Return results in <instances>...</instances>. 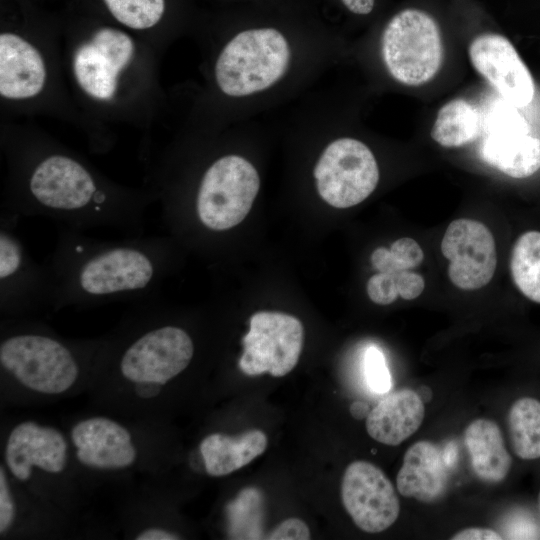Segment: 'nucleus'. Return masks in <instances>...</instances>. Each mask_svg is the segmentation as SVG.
<instances>
[{
	"instance_id": "f257e3e1",
	"label": "nucleus",
	"mask_w": 540,
	"mask_h": 540,
	"mask_svg": "<svg viewBox=\"0 0 540 540\" xmlns=\"http://www.w3.org/2000/svg\"><path fill=\"white\" fill-rule=\"evenodd\" d=\"M109 337L92 399L106 413L158 422L169 389L195 359L194 337L154 298L136 303Z\"/></svg>"
},
{
	"instance_id": "f03ea898",
	"label": "nucleus",
	"mask_w": 540,
	"mask_h": 540,
	"mask_svg": "<svg viewBox=\"0 0 540 540\" xmlns=\"http://www.w3.org/2000/svg\"><path fill=\"white\" fill-rule=\"evenodd\" d=\"M174 261V246L165 237L100 240L65 227L45 262L50 308L153 299Z\"/></svg>"
},
{
	"instance_id": "7ed1b4c3",
	"label": "nucleus",
	"mask_w": 540,
	"mask_h": 540,
	"mask_svg": "<svg viewBox=\"0 0 540 540\" xmlns=\"http://www.w3.org/2000/svg\"><path fill=\"white\" fill-rule=\"evenodd\" d=\"M109 334L65 338L30 317L2 319L1 400L45 403L90 390L109 347Z\"/></svg>"
},
{
	"instance_id": "20e7f679",
	"label": "nucleus",
	"mask_w": 540,
	"mask_h": 540,
	"mask_svg": "<svg viewBox=\"0 0 540 540\" xmlns=\"http://www.w3.org/2000/svg\"><path fill=\"white\" fill-rule=\"evenodd\" d=\"M24 185L4 210L21 217H45L83 231L108 227L143 234L149 196L105 186L77 159L45 155L27 172Z\"/></svg>"
},
{
	"instance_id": "39448f33",
	"label": "nucleus",
	"mask_w": 540,
	"mask_h": 540,
	"mask_svg": "<svg viewBox=\"0 0 540 540\" xmlns=\"http://www.w3.org/2000/svg\"><path fill=\"white\" fill-rule=\"evenodd\" d=\"M1 464L45 505L69 517L76 511L84 480L67 432L37 420H19L3 433Z\"/></svg>"
},
{
	"instance_id": "423d86ee",
	"label": "nucleus",
	"mask_w": 540,
	"mask_h": 540,
	"mask_svg": "<svg viewBox=\"0 0 540 540\" xmlns=\"http://www.w3.org/2000/svg\"><path fill=\"white\" fill-rule=\"evenodd\" d=\"M67 434L81 472L117 475L157 470V422L92 414L77 418Z\"/></svg>"
},
{
	"instance_id": "0eeeda50",
	"label": "nucleus",
	"mask_w": 540,
	"mask_h": 540,
	"mask_svg": "<svg viewBox=\"0 0 540 540\" xmlns=\"http://www.w3.org/2000/svg\"><path fill=\"white\" fill-rule=\"evenodd\" d=\"M290 47L274 28H258L235 35L220 52L215 77L221 91L244 97L274 85L288 69Z\"/></svg>"
},
{
	"instance_id": "6e6552de",
	"label": "nucleus",
	"mask_w": 540,
	"mask_h": 540,
	"mask_svg": "<svg viewBox=\"0 0 540 540\" xmlns=\"http://www.w3.org/2000/svg\"><path fill=\"white\" fill-rule=\"evenodd\" d=\"M381 54L389 74L401 84L419 86L435 77L443 60L438 24L428 13L405 9L384 28Z\"/></svg>"
},
{
	"instance_id": "1a4fd4ad",
	"label": "nucleus",
	"mask_w": 540,
	"mask_h": 540,
	"mask_svg": "<svg viewBox=\"0 0 540 540\" xmlns=\"http://www.w3.org/2000/svg\"><path fill=\"white\" fill-rule=\"evenodd\" d=\"M260 188L255 167L238 155L216 159L203 173L194 199V216L206 231L219 233L240 224Z\"/></svg>"
},
{
	"instance_id": "9d476101",
	"label": "nucleus",
	"mask_w": 540,
	"mask_h": 540,
	"mask_svg": "<svg viewBox=\"0 0 540 540\" xmlns=\"http://www.w3.org/2000/svg\"><path fill=\"white\" fill-rule=\"evenodd\" d=\"M20 217L0 214L1 319L30 317L49 306L51 284L45 263H37L16 233Z\"/></svg>"
},
{
	"instance_id": "9b49d317",
	"label": "nucleus",
	"mask_w": 540,
	"mask_h": 540,
	"mask_svg": "<svg viewBox=\"0 0 540 540\" xmlns=\"http://www.w3.org/2000/svg\"><path fill=\"white\" fill-rule=\"evenodd\" d=\"M317 190L336 208L361 203L376 188L379 169L371 150L361 141L340 138L322 152L315 168Z\"/></svg>"
},
{
	"instance_id": "f8f14e48",
	"label": "nucleus",
	"mask_w": 540,
	"mask_h": 540,
	"mask_svg": "<svg viewBox=\"0 0 540 540\" xmlns=\"http://www.w3.org/2000/svg\"><path fill=\"white\" fill-rule=\"evenodd\" d=\"M304 329L296 317L280 312H257L250 318V330L242 338L240 370L255 376L269 373L282 377L298 363Z\"/></svg>"
},
{
	"instance_id": "ddd939ff",
	"label": "nucleus",
	"mask_w": 540,
	"mask_h": 540,
	"mask_svg": "<svg viewBox=\"0 0 540 540\" xmlns=\"http://www.w3.org/2000/svg\"><path fill=\"white\" fill-rule=\"evenodd\" d=\"M341 498L356 526L367 533L386 530L400 513V502L391 481L379 467L367 461L358 460L347 466Z\"/></svg>"
},
{
	"instance_id": "4468645a",
	"label": "nucleus",
	"mask_w": 540,
	"mask_h": 540,
	"mask_svg": "<svg viewBox=\"0 0 540 540\" xmlns=\"http://www.w3.org/2000/svg\"><path fill=\"white\" fill-rule=\"evenodd\" d=\"M441 251L450 263L448 276L463 290H477L492 279L496 264L495 241L481 222L461 218L452 221L441 241Z\"/></svg>"
},
{
	"instance_id": "2eb2a0df",
	"label": "nucleus",
	"mask_w": 540,
	"mask_h": 540,
	"mask_svg": "<svg viewBox=\"0 0 540 540\" xmlns=\"http://www.w3.org/2000/svg\"><path fill=\"white\" fill-rule=\"evenodd\" d=\"M468 55L474 69L508 104L522 108L531 103L535 93L532 75L505 36L478 35L469 44Z\"/></svg>"
},
{
	"instance_id": "dca6fc26",
	"label": "nucleus",
	"mask_w": 540,
	"mask_h": 540,
	"mask_svg": "<svg viewBox=\"0 0 540 540\" xmlns=\"http://www.w3.org/2000/svg\"><path fill=\"white\" fill-rule=\"evenodd\" d=\"M133 52V41L126 33L109 27L99 29L75 52L73 67L78 84L94 98L110 99L118 74Z\"/></svg>"
},
{
	"instance_id": "f3484780",
	"label": "nucleus",
	"mask_w": 540,
	"mask_h": 540,
	"mask_svg": "<svg viewBox=\"0 0 540 540\" xmlns=\"http://www.w3.org/2000/svg\"><path fill=\"white\" fill-rule=\"evenodd\" d=\"M480 155L490 166L512 178H526L540 168V139L515 109H506L496 118L484 137Z\"/></svg>"
},
{
	"instance_id": "a211bd4d",
	"label": "nucleus",
	"mask_w": 540,
	"mask_h": 540,
	"mask_svg": "<svg viewBox=\"0 0 540 540\" xmlns=\"http://www.w3.org/2000/svg\"><path fill=\"white\" fill-rule=\"evenodd\" d=\"M396 485L402 496L423 503H434L444 497L448 471L440 449L427 440L412 444L404 454Z\"/></svg>"
},
{
	"instance_id": "6ab92c4d",
	"label": "nucleus",
	"mask_w": 540,
	"mask_h": 540,
	"mask_svg": "<svg viewBox=\"0 0 540 540\" xmlns=\"http://www.w3.org/2000/svg\"><path fill=\"white\" fill-rule=\"evenodd\" d=\"M45 79V65L38 50L16 34H1V95L9 99L33 97L42 90Z\"/></svg>"
},
{
	"instance_id": "aec40b11",
	"label": "nucleus",
	"mask_w": 540,
	"mask_h": 540,
	"mask_svg": "<svg viewBox=\"0 0 540 540\" xmlns=\"http://www.w3.org/2000/svg\"><path fill=\"white\" fill-rule=\"evenodd\" d=\"M424 414L420 395L403 388L388 394L368 413L366 430L377 442L397 446L419 429Z\"/></svg>"
},
{
	"instance_id": "412c9836",
	"label": "nucleus",
	"mask_w": 540,
	"mask_h": 540,
	"mask_svg": "<svg viewBox=\"0 0 540 540\" xmlns=\"http://www.w3.org/2000/svg\"><path fill=\"white\" fill-rule=\"evenodd\" d=\"M267 444V436L258 429L237 436L214 432L201 440L199 452L205 472L212 477H222L260 456Z\"/></svg>"
},
{
	"instance_id": "4be33fe9",
	"label": "nucleus",
	"mask_w": 540,
	"mask_h": 540,
	"mask_svg": "<svg viewBox=\"0 0 540 540\" xmlns=\"http://www.w3.org/2000/svg\"><path fill=\"white\" fill-rule=\"evenodd\" d=\"M464 443L476 476L487 483H499L508 475L512 458L499 426L489 419H475L464 431Z\"/></svg>"
},
{
	"instance_id": "5701e85b",
	"label": "nucleus",
	"mask_w": 540,
	"mask_h": 540,
	"mask_svg": "<svg viewBox=\"0 0 540 540\" xmlns=\"http://www.w3.org/2000/svg\"><path fill=\"white\" fill-rule=\"evenodd\" d=\"M38 511H48L67 516L45 505L28 493L11 478L5 467L0 463V538L21 536L25 533L29 535L32 532L30 527L34 525L30 519H33L36 514L37 516L45 514L66 521L69 520L55 514L36 513Z\"/></svg>"
},
{
	"instance_id": "b1692460",
	"label": "nucleus",
	"mask_w": 540,
	"mask_h": 540,
	"mask_svg": "<svg viewBox=\"0 0 540 540\" xmlns=\"http://www.w3.org/2000/svg\"><path fill=\"white\" fill-rule=\"evenodd\" d=\"M481 125L478 109L467 100L456 98L439 109L431 137L443 147H460L478 138Z\"/></svg>"
},
{
	"instance_id": "393cba45",
	"label": "nucleus",
	"mask_w": 540,
	"mask_h": 540,
	"mask_svg": "<svg viewBox=\"0 0 540 540\" xmlns=\"http://www.w3.org/2000/svg\"><path fill=\"white\" fill-rule=\"evenodd\" d=\"M511 445L523 460L540 458V401L531 397L516 400L508 413Z\"/></svg>"
},
{
	"instance_id": "a878e982",
	"label": "nucleus",
	"mask_w": 540,
	"mask_h": 540,
	"mask_svg": "<svg viewBox=\"0 0 540 540\" xmlns=\"http://www.w3.org/2000/svg\"><path fill=\"white\" fill-rule=\"evenodd\" d=\"M510 270L517 288L531 301L540 303V232L523 233L515 242Z\"/></svg>"
},
{
	"instance_id": "bb28decb",
	"label": "nucleus",
	"mask_w": 540,
	"mask_h": 540,
	"mask_svg": "<svg viewBox=\"0 0 540 540\" xmlns=\"http://www.w3.org/2000/svg\"><path fill=\"white\" fill-rule=\"evenodd\" d=\"M108 10L120 23L133 29H146L161 19L164 0H104Z\"/></svg>"
},
{
	"instance_id": "cd10ccee",
	"label": "nucleus",
	"mask_w": 540,
	"mask_h": 540,
	"mask_svg": "<svg viewBox=\"0 0 540 540\" xmlns=\"http://www.w3.org/2000/svg\"><path fill=\"white\" fill-rule=\"evenodd\" d=\"M423 259L420 245L409 237L397 239L390 249L379 247L371 255L372 265L379 272L410 270L420 265Z\"/></svg>"
},
{
	"instance_id": "c85d7f7f",
	"label": "nucleus",
	"mask_w": 540,
	"mask_h": 540,
	"mask_svg": "<svg viewBox=\"0 0 540 540\" xmlns=\"http://www.w3.org/2000/svg\"><path fill=\"white\" fill-rule=\"evenodd\" d=\"M363 371L368 388L376 394H385L392 388V378L382 351L376 346L366 349Z\"/></svg>"
},
{
	"instance_id": "c756f323",
	"label": "nucleus",
	"mask_w": 540,
	"mask_h": 540,
	"mask_svg": "<svg viewBox=\"0 0 540 540\" xmlns=\"http://www.w3.org/2000/svg\"><path fill=\"white\" fill-rule=\"evenodd\" d=\"M367 294L376 304L388 305L395 301L398 293L394 272H379L367 283Z\"/></svg>"
},
{
	"instance_id": "7c9ffc66",
	"label": "nucleus",
	"mask_w": 540,
	"mask_h": 540,
	"mask_svg": "<svg viewBox=\"0 0 540 540\" xmlns=\"http://www.w3.org/2000/svg\"><path fill=\"white\" fill-rule=\"evenodd\" d=\"M271 540H307L310 539L308 526L298 518L282 521L267 537Z\"/></svg>"
},
{
	"instance_id": "2f4dec72",
	"label": "nucleus",
	"mask_w": 540,
	"mask_h": 540,
	"mask_svg": "<svg viewBox=\"0 0 540 540\" xmlns=\"http://www.w3.org/2000/svg\"><path fill=\"white\" fill-rule=\"evenodd\" d=\"M395 278L399 296L405 300L417 298L424 290L423 277L410 270L396 271Z\"/></svg>"
},
{
	"instance_id": "473e14b6",
	"label": "nucleus",
	"mask_w": 540,
	"mask_h": 540,
	"mask_svg": "<svg viewBox=\"0 0 540 540\" xmlns=\"http://www.w3.org/2000/svg\"><path fill=\"white\" fill-rule=\"evenodd\" d=\"M503 536L489 528H466L455 533L451 540H500Z\"/></svg>"
},
{
	"instance_id": "72a5a7b5",
	"label": "nucleus",
	"mask_w": 540,
	"mask_h": 540,
	"mask_svg": "<svg viewBox=\"0 0 540 540\" xmlns=\"http://www.w3.org/2000/svg\"><path fill=\"white\" fill-rule=\"evenodd\" d=\"M341 2L352 13L367 15L373 10L375 0H341Z\"/></svg>"
},
{
	"instance_id": "f704fd0d",
	"label": "nucleus",
	"mask_w": 540,
	"mask_h": 540,
	"mask_svg": "<svg viewBox=\"0 0 540 540\" xmlns=\"http://www.w3.org/2000/svg\"><path fill=\"white\" fill-rule=\"evenodd\" d=\"M538 508H539V512H540V492H539V495H538Z\"/></svg>"
}]
</instances>
